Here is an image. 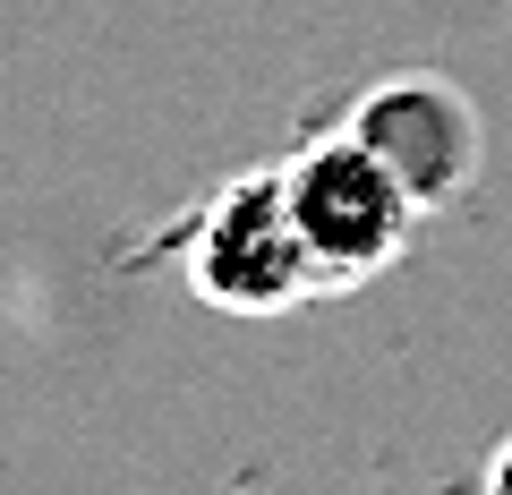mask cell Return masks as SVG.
<instances>
[{"label": "cell", "instance_id": "6da1fadb", "mask_svg": "<svg viewBox=\"0 0 512 495\" xmlns=\"http://www.w3.org/2000/svg\"><path fill=\"white\" fill-rule=\"evenodd\" d=\"M282 197H291V222L308 239V265L325 291H359L384 265L419 239V197H410L376 154L350 129L308 137V146L282 163Z\"/></svg>", "mask_w": 512, "mask_h": 495}, {"label": "cell", "instance_id": "7a4b0ae2", "mask_svg": "<svg viewBox=\"0 0 512 495\" xmlns=\"http://www.w3.org/2000/svg\"><path fill=\"white\" fill-rule=\"evenodd\" d=\"M188 282H197V299L231 316H282L308 291H325L308 265V239L291 222V197H282V163L222 180L188 214Z\"/></svg>", "mask_w": 512, "mask_h": 495}, {"label": "cell", "instance_id": "3957f363", "mask_svg": "<svg viewBox=\"0 0 512 495\" xmlns=\"http://www.w3.org/2000/svg\"><path fill=\"white\" fill-rule=\"evenodd\" d=\"M342 129L419 197V214H444L453 197H470L478 154H487L478 146L470 94L453 77H436V69H402V77H384V86H367Z\"/></svg>", "mask_w": 512, "mask_h": 495}, {"label": "cell", "instance_id": "277c9868", "mask_svg": "<svg viewBox=\"0 0 512 495\" xmlns=\"http://www.w3.org/2000/svg\"><path fill=\"white\" fill-rule=\"evenodd\" d=\"M487 495H512V436L495 444V461H487Z\"/></svg>", "mask_w": 512, "mask_h": 495}]
</instances>
